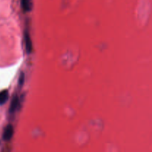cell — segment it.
<instances>
[{
  "instance_id": "cell-3",
  "label": "cell",
  "mask_w": 152,
  "mask_h": 152,
  "mask_svg": "<svg viewBox=\"0 0 152 152\" xmlns=\"http://www.w3.org/2000/svg\"><path fill=\"white\" fill-rule=\"evenodd\" d=\"M22 6L25 11H31L33 7L32 0H22Z\"/></svg>"
},
{
  "instance_id": "cell-2",
  "label": "cell",
  "mask_w": 152,
  "mask_h": 152,
  "mask_svg": "<svg viewBox=\"0 0 152 152\" xmlns=\"http://www.w3.org/2000/svg\"><path fill=\"white\" fill-rule=\"evenodd\" d=\"M25 45H26L27 52L28 53H31L33 50V45H32V41L31 39L29 34L28 32L25 33Z\"/></svg>"
},
{
  "instance_id": "cell-6",
  "label": "cell",
  "mask_w": 152,
  "mask_h": 152,
  "mask_svg": "<svg viewBox=\"0 0 152 152\" xmlns=\"http://www.w3.org/2000/svg\"><path fill=\"white\" fill-rule=\"evenodd\" d=\"M24 79H25V76H24V74L23 73H22V74H21V75H20V77H19V85H22L23 84V83H24Z\"/></svg>"
},
{
  "instance_id": "cell-5",
  "label": "cell",
  "mask_w": 152,
  "mask_h": 152,
  "mask_svg": "<svg viewBox=\"0 0 152 152\" xmlns=\"http://www.w3.org/2000/svg\"><path fill=\"white\" fill-rule=\"evenodd\" d=\"M9 98V93L7 90H4L0 92V105H3L7 101Z\"/></svg>"
},
{
  "instance_id": "cell-4",
  "label": "cell",
  "mask_w": 152,
  "mask_h": 152,
  "mask_svg": "<svg viewBox=\"0 0 152 152\" xmlns=\"http://www.w3.org/2000/svg\"><path fill=\"white\" fill-rule=\"evenodd\" d=\"M19 104V98H18L17 96H14V97H13V99H12V101H11V104H10V108H9V111H10V113L14 112V111L16 110V108H17Z\"/></svg>"
},
{
  "instance_id": "cell-1",
  "label": "cell",
  "mask_w": 152,
  "mask_h": 152,
  "mask_svg": "<svg viewBox=\"0 0 152 152\" xmlns=\"http://www.w3.org/2000/svg\"><path fill=\"white\" fill-rule=\"evenodd\" d=\"M13 132H14V130H13V126H12L11 125H7L4 130L3 139H4V140H10L12 138V137H13Z\"/></svg>"
}]
</instances>
